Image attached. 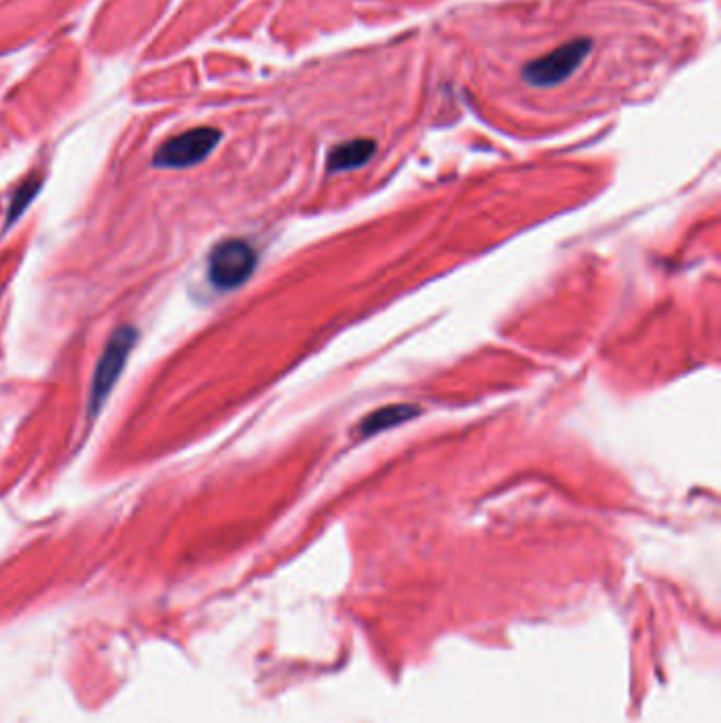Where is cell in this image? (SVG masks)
I'll list each match as a JSON object with an SVG mask.
<instances>
[{"mask_svg": "<svg viewBox=\"0 0 721 723\" xmlns=\"http://www.w3.org/2000/svg\"><path fill=\"white\" fill-rule=\"evenodd\" d=\"M136 339L138 332L134 330V326H121L106 343V349L94 373V383H91V396H89L91 417L98 415V411L102 409V404L110 394V389L117 385V379L123 373L125 362L129 354H132Z\"/></svg>", "mask_w": 721, "mask_h": 723, "instance_id": "1", "label": "cell"}, {"mask_svg": "<svg viewBox=\"0 0 721 723\" xmlns=\"http://www.w3.org/2000/svg\"><path fill=\"white\" fill-rule=\"evenodd\" d=\"M256 267V252L246 239H225L210 252L208 277L220 290L242 286Z\"/></svg>", "mask_w": 721, "mask_h": 723, "instance_id": "2", "label": "cell"}, {"mask_svg": "<svg viewBox=\"0 0 721 723\" xmlns=\"http://www.w3.org/2000/svg\"><path fill=\"white\" fill-rule=\"evenodd\" d=\"M39 189H41V180H36V178H30V180H26V182L22 184L20 191H17V193H15V197H13V203H11V212H9L7 225H13V220H15L17 216H20V214H22V212L30 206V201L36 197V193H39Z\"/></svg>", "mask_w": 721, "mask_h": 723, "instance_id": "7", "label": "cell"}, {"mask_svg": "<svg viewBox=\"0 0 721 723\" xmlns=\"http://www.w3.org/2000/svg\"><path fill=\"white\" fill-rule=\"evenodd\" d=\"M590 47H593V41L590 39H576L571 43H565L559 49L544 55V58L529 62L523 70V77L527 83L535 87L557 85L565 81L569 74L576 72V68L590 53Z\"/></svg>", "mask_w": 721, "mask_h": 723, "instance_id": "4", "label": "cell"}, {"mask_svg": "<svg viewBox=\"0 0 721 723\" xmlns=\"http://www.w3.org/2000/svg\"><path fill=\"white\" fill-rule=\"evenodd\" d=\"M377 151V144L373 140H351L339 144L328 155V170L330 172H345L364 165Z\"/></svg>", "mask_w": 721, "mask_h": 723, "instance_id": "5", "label": "cell"}, {"mask_svg": "<svg viewBox=\"0 0 721 723\" xmlns=\"http://www.w3.org/2000/svg\"><path fill=\"white\" fill-rule=\"evenodd\" d=\"M220 138H223V134L214 127L189 129V132L165 142L157 151L153 163L163 170L193 168V165L201 163L214 151Z\"/></svg>", "mask_w": 721, "mask_h": 723, "instance_id": "3", "label": "cell"}, {"mask_svg": "<svg viewBox=\"0 0 721 723\" xmlns=\"http://www.w3.org/2000/svg\"><path fill=\"white\" fill-rule=\"evenodd\" d=\"M415 415H419V409L413 404H392V406H385V409L373 413L371 417H368L364 423H362V434L371 436V434H377L381 430H387L392 428V425H398V423H404L413 419Z\"/></svg>", "mask_w": 721, "mask_h": 723, "instance_id": "6", "label": "cell"}]
</instances>
